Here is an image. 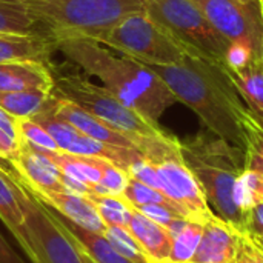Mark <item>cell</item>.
I'll use <instances>...</instances> for the list:
<instances>
[{
    "label": "cell",
    "mask_w": 263,
    "mask_h": 263,
    "mask_svg": "<svg viewBox=\"0 0 263 263\" xmlns=\"http://www.w3.org/2000/svg\"><path fill=\"white\" fill-rule=\"evenodd\" d=\"M43 32L23 0H0V34ZM45 34V32H43Z\"/></svg>",
    "instance_id": "cell-26"
},
{
    "label": "cell",
    "mask_w": 263,
    "mask_h": 263,
    "mask_svg": "<svg viewBox=\"0 0 263 263\" xmlns=\"http://www.w3.org/2000/svg\"><path fill=\"white\" fill-rule=\"evenodd\" d=\"M166 83L177 102L190 106L210 131L230 143L242 145L240 96L227 74L216 65L186 57L176 65L149 66Z\"/></svg>",
    "instance_id": "cell-2"
},
{
    "label": "cell",
    "mask_w": 263,
    "mask_h": 263,
    "mask_svg": "<svg viewBox=\"0 0 263 263\" xmlns=\"http://www.w3.org/2000/svg\"><path fill=\"white\" fill-rule=\"evenodd\" d=\"M239 230L213 216L203 223L199 247L190 263H233Z\"/></svg>",
    "instance_id": "cell-14"
},
{
    "label": "cell",
    "mask_w": 263,
    "mask_h": 263,
    "mask_svg": "<svg viewBox=\"0 0 263 263\" xmlns=\"http://www.w3.org/2000/svg\"><path fill=\"white\" fill-rule=\"evenodd\" d=\"M133 208H139V206H143V205H149V203H162V205H166V206H171V208H174L176 211H179L177 210V206L162 193V191H159V190H156V188H151V186H148V185H145V183H142V182H139V180H136V179H131L129 177V182H128V185H126V190H125V193H123V196H122ZM180 213V211H179ZM182 214V213H180ZM183 216V214H182ZM185 217V216H183Z\"/></svg>",
    "instance_id": "cell-30"
},
{
    "label": "cell",
    "mask_w": 263,
    "mask_h": 263,
    "mask_svg": "<svg viewBox=\"0 0 263 263\" xmlns=\"http://www.w3.org/2000/svg\"><path fill=\"white\" fill-rule=\"evenodd\" d=\"M40 29L54 40H99L122 18L145 11L143 0H23Z\"/></svg>",
    "instance_id": "cell-5"
},
{
    "label": "cell",
    "mask_w": 263,
    "mask_h": 263,
    "mask_svg": "<svg viewBox=\"0 0 263 263\" xmlns=\"http://www.w3.org/2000/svg\"><path fill=\"white\" fill-rule=\"evenodd\" d=\"M0 263H25V260L12 250V247L0 234Z\"/></svg>",
    "instance_id": "cell-37"
},
{
    "label": "cell",
    "mask_w": 263,
    "mask_h": 263,
    "mask_svg": "<svg viewBox=\"0 0 263 263\" xmlns=\"http://www.w3.org/2000/svg\"><path fill=\"white\" fill-rule=\"evenodd\" d=\"M34 196L39 200H42L46 206H49L55 213L62 214L65 219L71 220L72 223H76L85 230H89L94 233H102V234L106 230V225L103 223L102 217L99 216L97 208L92 203V200L89 199V196L74 194V193H68V191L34 194Z\"/></svg>",
    "instance_id": "cell-15"
},
{
    "label": "cell",
    "mask_w": 263,
    "mask_h": 263,
    "mask_svg": "<svg viewBox=\"0 0 263 263\" xmlns=\"http://www.w3.org/2000/svg\"><path fill=\"white\" fill-rule=\"evenodd\" d=\"M223 72L231 80L247 108L256 116L263 109V62H253L240 68H225Z\"/></svg>",
    "instance_id": "cell-21"
},
{
    "label": "cell",
    "mask_w": 263,
    "mask_h": 263,
    "mask_svg": "<svg viewBox=\"0 0 263 263\" xmlns=\"http://www.w3.org/2000/svg\"><path fill=\"white\" fill-rule=\"evenodd\" d=\"M0 220L18 245L23 242L25 214L20 200V183L14 173L0 166Z\"/></svg>",
    "instance_id": "cell-20"
},
{
    "label": "cell",
    "mask_w": 263,
    "mask_h": 263,
    "mask_svg": "<svg viewBox=\"0 0 263 263\" xmlns=\"http://www.w3.org/2000/svg\"><path fill=\"white\" fill-rule=\"evenodd\" d=\"M168 231L173 240L170 263H190L199 247L203 233V223L182 217L177 219L168 228Z\"/></svg>",
    "instance_id": "cell-23"
},
{
    "label": "cell",
    "mask_w": 263,
    "mask_h": 263,
    "mask_svg": "<svg viewBox=\"0 0 263 263\" xmlns=\"http://www.w3.org/2000/svg\"><path fill=\"white\" fill-rule=\"evenodd\" d=\"M46 157L54 162V165L60 170V173L69 179H74L80 183H85L89 186L91 194H92V186L97 185L102 179L103 166H105V159L99 157H85V156H74V154H66L62 151H43Z\"/></svg>",
    "instance_id": "cell-22"
},
{
    "label": "cell",
    "mask_w": 263,
    "mask_h": 263,
    "mask_svg": "<svg viewBox=\"0 0 263 263\" xmlns=\"http://www.w3.org/2000/svg\"><path fill=\"white\" fill-rule=\"evenodd\" d=\"M129 182V174L112 162H105L102 179L92 186L91 196H119L122 197L126 185Z\"/></svg>",
    "instance_id": "cell-32"
},
{
    "label": "cell",
    "mask_w": 263,
    "mask_h": 263,
    "mask_svg": "<svg viewBox=\"0 0 263 263\" xmlns=\"http://www.w3.org/2000/svg\"><path fill=\"white\" fill-rule=\"evenodd\" d=\"M233 263H263V237L251 231L240 230Z\"/></svg>",
    "instance_id": "cell-33"
},
{
    "label": "cell",
    "mask_w": 263,
    "mask_h": 263,
    "mask_svg": "<svg viewBox=\"0 0 263 263\" xmlns=\"http://www.w3.org/2000/svg\"><path fill=\"white\" fill-rule=\"evenodd\" d=\"M57 49L85 74L94 76L125 105L157 123L177 99L148 65L119 54L88 37L55 40Z\"/></svg>",
    "instance_id": "cell-1"
},
{
    "label": "cell",
    "mask_w": 263,
    "mask_h": 263,
    "mask_svg": "<svg viewBox=\"0 0 263 263\" xmlns=\"http://www.w3.org/2000/svg\"><path fill=\"white\" fill-rule=\"evenodd\" d=\"M15 177L20 183L25 214L20 248L28 259L32 263H88L76 242L51 216L48 206L31 193L17 174Z\"/></svg>",
    "instance_id": "cell-8"
},
{
    "label": "cell",
    "mask_w": 263,
    "mask_h": 263,
    "mask_svg": "<svg viewBox=\"0 0 263 263\" xmlns=\"http://www.w3.org/2000/svg\"><path fill=\"white\" fill-rule=\"evenodd\" d=\"M153 163L159 176L160 191L186 219L205 223L214 216L199 180L182 159L180 146Z\"/></svg>",
    "instance_id": "cell-10"
},
{
    "label": "cell",
    "mask_w": 263,
    "mask_h": 263,
    "mask_svg": "<svg viewBox=\"0 0 263 263\" xmlns=\"http://www.w3.org/2000/svg\"><path fill=\"white\" fill-rule=\"evenodd\" d=\"M263 200V179L254 171L243 168L234 188V202L240 214L245 216Z\"/></svg>",
    "instance_id": "cell-27"
},
{
    "label": "cell",
    "mask_w": 263,
    "mask_h": 263,
    "mask_svg": "<svg viewBox=\"0 0 263 263\" xmlns=\"http://www.w3.org/2000/svg\"><path fill=\"white\" fill-rule=\"evenodd\" d=\"M18 149H20V143L12 140L8 134H5L0 129V159L6 160L9 163L17 156Z\"/></svg>",
    "instance_id": "cell-36"
},
{
    "label": "cell",
    "mask_w": 263,
    "mask_h": 263,
    "mask_svg": "<svg viewBox=\"0 0 263 263\" xmlns=\"http://www.w3.org/2000/svg\"><path fill=\"white\" fill-rule=\"evenodd\" d=\"M260 2V5H262V11H263V0H259Z\"/></svg>",
    "instance_id": "cell-38"
},
{
    "label": "cell",
    "mask_w": 263,
    "mask_h": 263,
    "mask_svg": "<svg viewBox=\"0 0 263 263\" xmlns=\"http://www.w3.org/2000/svg\"><path fill=\"white\" fill-rule=\"evenodd\" d=\"M48 210H49L51 216L55 219V222L76 242V245L80 248L83 256L88 259V263H133L126 260L123 256H120L102 233H94V231L85 230V228L72 223L71 220L65 219L62 214L55 213L49 206H48Z\"/></svg>",
    "instance_id": "cell-18"
},
{
    "label": "cell",
    "mask_w": 263,
    "mask_h": 263,
    "mask_svg": "<svg viewBox=\"0 0 263 263\" xmlns=\"http://www.w3.org/2000/svg\"><path fill=\"white\" fill-rule=\"evenodd\" d=\"M128 230L143 250L149 263H170L173 240L166 228L134 210Z\"/></svg>",
    "instance_id": "cell-19"
},
{
    "label": "cell",
    "mask_w": 263,
    "mask_h": 263,
    "mask_svg": "<svg viewBox=\"0 0 263 263\" xmlns=\"http://www.w3.org/2000/svg\"><path fill=\"white\" fill-rule=\"evenodd\" d=\"M143 3L145 12L170 31L193 57L225 69L230 43L210 25L193 0H143Z\"/></svg>",
    "instance_id": "cell-6"
},
{
    "label": "cell",
    "mask_w": 263,
    "mask_h": 263,
    "mask_svg": "<svg viewBox=\"0 0 263 263\" xmlns=\"http://www.w3.org/2000/svg\"><path fill=\"white\" fill-rule=\"evenodd\" d=\"M57 49L55 40L43 32L0 34V63L42 62L46 63Z\"/></svg>",
    "instance_id": "cell-16"
},
{
    "label": "cell",
    "mask_w": 263,
    "mask_h": 263,
    "mask_svg": "<svg viewBox=\"0 0 263 263\" xmlns=\"http://www.w3.org/2000/svg\"><path fill=\"white\" fill-rule=\"evenodd\" d=\"M180 154L199 180L214 216L239 231L243 230L245 220L234 202L236 182L243 170L236 146L216 134L214 137L199 134L180 142Z\"/></svg>",
    "instance_id": "cell-4"
},
{
    "label": "cell",
    "mask_w": 263,
    "mask_h": 263,
    "mask_svg": "<svg viewBox=\"0 0 263 263\" xmlns=\"http://www.w3.org/2000/svg\"><path fill=\"white\" fill-rule=\"evenodd\" d=\"M54 89V76L42 62L0 63V91Z\"/></svg>",
    "instance_id": "cell-17"
},
{
    "label": "cell",
    "mask_w": 263,
    "mask_h": 263,
    "mask_svg": "<svg viewBox=\"0 0 263 263\" xmlns=\"http://www.w3.org/2000/svg\"><path fill=\"white\" fill-rule=\"evenodd\" d=\"M51 92L45 89L0 91V106L17 120L32 119L45 108Z\"/></svg>",
    "instance_id": "cell-24"
},
{
    "label": "cell",
    "mask_w": 263,
    "mask_h": 263,
    "mask_svg": "<svg viewBox=\"0 0 263 263\" xmlns=\"http://www.w3.org/2000/svg\"><path fill=\"white\" fill-rule=\"evenodd\" d=\"M32 119H35L40 125L45 126V129L55 140V143L59 146V151H62V153L74 154V156L105 159V160L112 162L117 166L123 168L126 173H128V168L136 160L143 157L142 153H139L137 149L109 146L106 143L97 142V140L85 136L77 128H74L72 125H69L68 122H65L63 119L55 116L51 111V108L48 106V102H46L45 108L37 116H34Z\"/></svg>",
    "instance_id": "cell-11"
},
{
    "label": "cell",
    "mask_w": 263,
    "mask_h": 263,
    "mask_svg": "<svg viewBox=\"0 0 263 263\" xmlns=\"http://www.w3.org/2000/svg\"><path fill=\"white\" fill-rule=\"evenodd\" d=\"M18 137L20 143H26L40 151H59V146L52 136L40 125L35 119H20L18 120Z\"/></svg>",
    "instance_id": "cell-31"
},
{
    "label": "cell",
    "mask_w": 263,
    "mask_h": 263,
    "mask_svg": "<svg viewBox=\"0 0 263 263\" xmlns=\"http://www.w3.org/2000/svg\"><path fill=\"white\" fill-rule=\"evenodd\" d=\"M0 129L8 134L12 140H15L17 143H20V137H18V120L15 117H12L8 111H5L0 106Z\"/></svg>",
    "instance_id": "cell-35"
},
{
    "label": "cell",
    "mask_w": 263,
    "mask_h": 263,
    "mask_svg": "<svg viewBox=\"0 0 263 263\" xmlns=\"http://www.w3.org/2000/svg\"><path fill=\"white\" fill-rule=\"evenodd\" d=\"M9 163L15 170V174L34 194L65 191L60 170L46 157L43 151L22 142L17 156Z\"/></svg>",
    "instance_id": "cell-13"
},
{
    "label": "cell",
    "mask_w": 263,
    "mask_h": 263,
    "mask_svg": "<svg viewBox=\"0 0 263 263\" xmlns=\"http://www.w3.org/2000/svg\"><path fill=\"white\" fill-rule=\"evenodd\" d=\"M97 42L148 66L176 65L193 57L170 31L145 11L122 18Z\"/></svg>",
    "instance_id": "cell-7"
},
{
    "label": "cell",
    "mask_w": 263,
    "mask_h": 263,
    "mask_svg": "<svg viewBox=\"0 0 263 263\" xmlns=\"http://www.w3.org/2000/svg\"><path fill=\"white\" fill-rule=\"evenodd\" d=\"M103 236L112 245V248L123 256L126 260L133 263H149L143 250L131 234V231L125 227H106Z\"/></svg>",
    "instance_id": "cell-29"
},
{
    "label": "cell",
    "mask_w": 263,
    "mask_h": 263,
    "mask_svg": "<svg viewBox=\"0 0 263 263\" xmlns=\"http://www.w3.org/2000/svg\"><path fill=\"white\" fill-rule=\"evenodd\" d=\"M106 227L128 228L134 208L119 196H89Z\"/></svg>",
    "instance_id": "cell-28"
},
{
    "label": "cell",
    "mask_w": 263,
    "mask_h": 263,
    "mask_svg": "<svg viewBox=\"0 0 263 263\" xmlns=\"http://www.w3.org/2000/svg\"><path fill=\"white\" fill-rule=\"evenodd\" d=\"M48 106L51 108V111L55 116H59L60 119H63L65 122H68L74 128H77L80 133H83L85 136H88L97 142L106 143L109 146L137 149L136 143L129 137L116 131L114 128H111L109 125H106L105 122H102L100 119H97L91 112L85 111L83 108H80L79 105H76L69 99L57 94L55 91L51 92L49 100H48Z\"/></svg>",
    "instance_id": "cell-12"
},
{
    "label": "cell",
    "mask_w": 263,
    "mask_h": 263,
    "mask_svg": "<svg viewBox=\"0 0 263 263\" xmlns=\"http://www.w3.org/2000/svg\"><path fill=\"white\" fill-rule=\"evenodd\" d=\"M137 210L139 213H142L145 217H148L149 220L162 225L163 228H170L177 219H182L183 216L176 211L174 208L171 206H166V205H162V203H149V205H143V206H139V208H134ZM186 219V217H185Z\"/></svg>",
    "instance_id": "cell-34"
},
{
    "label": "cell",
    "mask_w": 263,
    "mask_h": 263,
    "mask_svg": "<svg viewBox=\"0 0 263 263\" xmlns=\"http://www.w3.org/2000/svg\"><path fill=\"white\" fill-rule=\"evenodd\" d=\"M52 91L69 99L116 131L129 137L142 156L151 162L159 160L180 146V142L165 134L157 123L149 122L146 117L119 100L105 86L91 82L85 76H59L54 79Z\"/></svg>",
    "instance_id": "cell-3"
},
{
    "label": "cell",
    "mask_w": 263,
    "mask_h": 263,
    "mask_svg": "<svg viewBox=\"0 0 263 263\" xmlns=\"http://www.w3.org/2000/svg\"><path fill=\"white\" fill-rule=\"evenodd\" d=\"M230 43L248 48L263 62V11L259 0H193Z\"/></svg>",
    "instance_id": "cell-9"
},
{
    "label": "cell",
    "mask_w": 263,
    "mask_h": 263,
    "mask_svg": "<svg viewBox=\"0 0 263 263\" xmlns=\"http://www.w3.org/2000/svg\"><path fill=\"white\" fill-rule=\"evenodd\" d=\"M242 146L245 148V166L263 179V126L248 108L240 114Z\"/></svg>",
    "instance_id": "cell-25"
}]
</instances>
